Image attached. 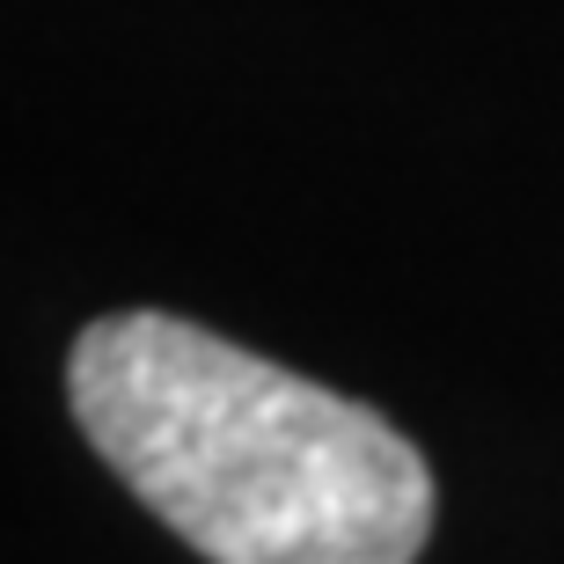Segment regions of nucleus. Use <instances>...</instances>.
Wrapping results in <instances>:
<instances>
[{
  "label": "nucleus",
  "mask_w": 564,
  "mask_h": 564,
  "mask_svg": "<svg viewBox=\"0 0 564 564\" xmlns=\"http://www.w3.org/2000/svg\"><path fill=\"white\" fill-rule=\"evenodd\" d=\"M66 411L206 564H419L433 469L397 425L169 308L96 315Z\"/></svg>",
  "instance_id": "f257e3e1"
}]
</instances>
